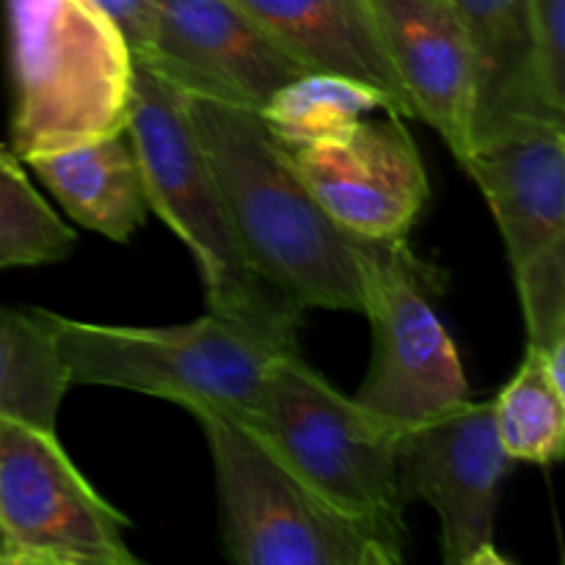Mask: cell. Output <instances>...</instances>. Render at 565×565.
<instances>
[{
	"mask_svg": "<svg viewBox=\"0 0 565 565\" xmlns=\"http://www.w3.org/2000/svg\"><path fill=\"white\" fill-rule=\"evenodd\" d=\"M185 97L210 169L218 180L243 248L259 274L303 309H364V268L373 243L353 241L329 218L292 149L259 110Z\"/></svg>",
	"mask_w": 565,
	"mask_h": 565,
	"instance_id": "obj_1",
	"label": "cell"
},
{
	"mask_svg": "<svg viewBox=\"0 0 565 565\" xmlns=\"http://www.w3.org/2000/svg\"><path fill=\"white\" fill-rule=\"evenodd\" d=\"M125 130L141 163L149 210L196 259L207 309L248 326L279 348H298L307 309L270 285L252 263L193 130L185 97L138 58H132Z\"/></svg>",
	"mask_w": 565,
	"mask_h": 565,
	"instance_id": "obj_2",
	"label": "cell"
},
{
	"mask_svg": "<svg viewBox=\"0 0 565 565\" xmlns=\"http://www.w3.org/2000/svg\"><path fill=\"white\" fill-rule=\"evenodd\" d=\"M241 419L326 502L403 561L408 502L397 483L395 425L342 395L303 362L301 351H281L270 362Z\"/></svg>",
	"mask_w": 565,
	"mask_h": 565,
	"instance_id": "obj_3",
	"label": "cell"
},
{
	"mask_svg": "<svg viewBox=\"0 0 565 565\" xmlns=\"http://www.w3.org/2000/svg\"><path fill=\"white\" fill-rule=\"evenodd\" d=\"M17 158L125 132L132 53L92 0H6Z\"/></svg>",
	"mask_w": 565,
	"mask_h": 565,
	"instance_id": "obj_4",
	"label": "cell"
},
{
	"mask_svg": "<svg viewBox=\"0 0 565 565\" xmlns=\"http://www.w3.org/2000/svg\"><path fill=\"white\" fill-rule=\"evenodd\" d=\"M70 386H114L182 408L246 414L281 351L268 337L213 312L182 326L83 323L50 312ZM298 351V348H292Z\"/></svg>",
	"mask_w": 565,
	"mask_h": 565,
	"instance_id": "obj_5",
	"label": "cell"
},
{
	"mask_svg": "<svg viewBox=\"0 0 565 565\" xmlns=\"http://www.w3.org/2000/svg\"><path fill=\"white\" fill-rule=\"evenodd\" d=\"M213 458L221 535L243 565H395L384 544L326 502L252 425L193 408Z\"/></svg>",
	"mask_w": 565,
	"mask_h": 565,
	"instance_id": "obj_6",
	"label": "cell"
},
{
	"mask_svg": "<svg viewBox=\"0 0 565 565\" xmlns=\"http://www.w3.org/2000/svg\"><path fill=\"white\" fill-rule=\"evenodd\" d=\"M445 274L423 263L403 241L370 246L362 315L373 329V356L353 397L397 430L469 401L461 356L428 298Z\"/></svg>",
	"mask_w": 565,
	"mask_h": 565,
	"instance_id": "obj_7",
	"label": "cell"
},
{
	"mask_svg": "<svg viewBox=\"0 0 565 565\" xmlns=\"http://www.w3.org/2000/svg\"><path fill=\"white\" fill-rule=\"evenodd\" d=\"M0 527L14 565H136L127 519L77 472L58 436L0 417Z\"/></svg>",
	"mask_w": 565,
	"mask_h": 565,
	"instance_id": "obj_8",
	"label": "cell"
},
{
	"mask_svg": "<svg viewBox=\"0 0 565 565\" xmlns=\"http://www.w3.org/2000/svg\"><path fill=\"white\" fill-rule=\"evenodd\" d=\"M494 428L491 401H463L397 434V483L406 502L439 513L441 552L450 565H505L494 522L511 469Z\"/></svg>",
	"mask_w": 565,
	"mask_h": 565,
	"instance_id": "obj_9",
	"label": "cell"
},
{
	"mask_svg": "<svg viewBox=\"0 0 565 565\" xmlns=\"http://www.w3.org/2000/svg\"><path fill=\"white\" fill-rule=\"evenodd\" d=\"M403 119L384 110L342 136L292 149L312 196L353 241H403L428 204V171Z\"/></svg>",
	"mask_w": 565,
	"mask_h": 565,
	"instance_id": "obj_10",
	"label": "cell"
},
{
	"mask_svg": "<svg viewBox=\"0 0 565 565\" xmlns=\"http://www.w3.org/2000/svg\"><path fill=\"white\" fill-rule=\"evenodd\" d=\"M143 61L191 97L263 110L301 66L235 0H154Z\"/></svg>",
	"mask_w": 565,
	"mask_h": 565,
	"instance_id": "obj_11",
	"label": "cell"
},
{
	"mask_svg": "<svg viewBox=\"0 0 565 565\" xmlns=\"http://www.w3.org/2000/svg\"><path fill=\"white\" fill-rule=\"evenodd\" d=\"M505 241L513 276L565 259V121H530L463 160Z\"/></svg>",
	"mask_w": 565,
	"mask_h": 565,
	"instance_id": "obj_12",
	"label": "cell"
},
{
	"mask_svg": "<svg viewBox=\"0 0 565 565\" xmlns=\"http://www.w3.org/2000/svg\"><path fill=\"white\" fill-rule=\"evenodd\" d=\"M381 47L423 119L458 163L472 152L475 81L469 44L450 0H370Z\"/></svg>",
	"mask_w": 565,
	"mask_h": 565,
	"instance_id": "obj_13",
	"label": "cell"
},
{
	"mask_svg": "<svg viewBox=\"0 0 565 565\" xmlns=\"http://www.w3.org/2000/svg\"><path fill=\"white\" fill-rule=\"evenodd\" d=\"M450 3L472 58V147L530 121H565L544 88L527 0Z\"/></svg>",
	"mask_w": 565,
	"mask_h": 565,
	"instance_id": "obj_14",
	"label": "cell"
},
{
	"mask_svg": "<svg viewBox=\"0 0 565 565\" xmlns=\"http://www.w3.org/2000/svg\"><path fill=\"white\" fill-rule=\"evenodd\" d=\"M303 72H329L379 88L392 110L414 116L381 47L370 0H235Z\"/></svg>",
	"mask_w": 565,
	"mask_h": 565,
	"instance_id": "obj_15",
	"label": "cell"
},
{
	"mask_svg": "<svg viewBox=\"0 0 565 565\" xmlns=\"http://www.w3.org/2000/svg\"><path fill=\"white\" fill-rule=\"evenodd\" d=\"M81 226L127 243L147 221L143 171L130 136L97 138L22 160Z\"/></svg>",
	"mask_w": 565,
	"mask_h": 565,
	"instance_id": "obj_16",
	"label": "cell"
},
{
	"mask_svg": "<svg viewBox=\"0 0 565 565\" xmlns=\"http://www.w3.org/2000/svg\"><path fill=\"white\" fill-rule=\"evenodd\" d=\"M66 390L50 312L0 307V417L55 430Z\"/></svg>",
	"mask_w": 565,
	"mask_h": 565,
	"instance_id": "obj_17",
	"label": "cell"
},
{
	"mask_svg": "<svg viewBox=\"0 0 565 565\" xmlns=\"http://www.w3.org/2000/svg\"><path fill=\"white\" fill-rule=\"evenodd\" d=\"M375 110H392L379 88L329 72H303L281 86L259 116L287 149H301L342 136Z\"/></svg>",
	"mask_w": 565,
	"mask_h": 565,
	"instance_id": "obj_18",
	"label": "cell"
},
{
	"mask_svg": "<svg viewBox=\"0 0 565 565\" xmlns=\"http://www.w3.org/2000/svg\"><path fill=\"white\" fill-rule=\"evenodd\" d=\"M494 428L511 461L550 467L565 447V384L544 359L524 351L522 364L491 401Z\"/></svg>",
	"mask_w": 565,
	"mask_h": 565,
	"instance_id": "obj_19",
	"label": "cell"
},
{
	"mask_svg": "<svg viewBox=\"0 0 565 565\" xmlns=\"http://www.w3.org/2000/svg\"><path fill=\"white\" fill-rule=\"evenodd\" d=\"M77 237L22 169L14 149L0 143V270L66 259Z\"/></svg>",
	"mask_w": 565,
	"mask_h": 565,
	"instance_id": "obj_20",
	"label": "cell"
},
{
	"mask_svg": "<svg viewBox=\"0 0 565 565\" xmlns=\"http://www.w3.org/2000/svg\"><path fill=\"white\" fill-rule=\"evenodd\" d=\"M541 77L552 105L565 114V0H527Z\"/></svg>",
	"mask_w": 565,
	"mask_h": 565,
	"instance_id": "obj_21",
	"label": "cell"
},
{
	"mask_svg": "<svg viewBox=\"0 0 565 565\" xmlns=\"http://www.w3.org/2000/svg\"><path fill=\"white\" fill-rule=\"evenodd\" d=\"M121 33L132 55L143 53L154 31V0H92Z\"/></svg>",
	"mask_w": 565,
	"mask_h": 565,
	"instance_id": "obj_22",
	"label": "cell"
},
{
	"mask_svg": "<svg viewBox=\"0 0 565 565\" xmlns=\"http://www.w3.org/2000/svg\"><path fill=\"white\" fill-rule=\"evenodd\" d=\"M0 565H14V555H11V546L6 541L3 527H0Z\"/></svg>",
	"mask_w": 565,
	"mask_h": 565,
	"instance_id": "obj_23",
	"label": "cell"
}]
</instances>
